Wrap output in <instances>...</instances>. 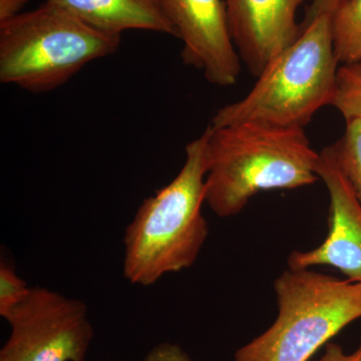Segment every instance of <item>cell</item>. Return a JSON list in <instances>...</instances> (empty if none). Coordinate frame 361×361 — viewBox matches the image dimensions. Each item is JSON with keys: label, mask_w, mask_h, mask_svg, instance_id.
<instances>
[{"label": "cell", "mask_w": 361, "mask_h": 361, "mask_svg": "<svg viewBox=\"0 0 361 361\" xmlns=\"http://www.w3.org/2000/svg\"><path fill=\"white\" fill-rule=\"evenodd\" d=\"M208 128L205 203L218 217L238 215L260 192L319 180V153L304 129L257 123Z\"/></svg>", "instance_id": "cell-1"}, {"label": "cell", "mask_w": 361, "mask_h": 361, "mask_svg": "<svg viewBox=\"0 0 361 361\" xmlns=\"http://www.w3.org/2000/svg\"><path fill=\"white\" fill-rule=\"evenodd\" d=\"M209 128L188 142L186 160L172 182L146 199L123 235V276L151 286L191 267L208 238L205 203Z\"/></svg>", "instance_id": "cell-2"}, {"label": "cell", "mask_w": 361, "mask_h": 361, "mask_svg": "<svg viewBox=\"0 0 361 361\" xmlns=\"http://www.w3.org/2000/svg\"><path fill=\"white\" fill-rule=\"evenodd\" d=\"M339 65L332 16H320L266 66L243 99L221 108L210 125L257 123L304 129L320 109L331 104Z\"/></svg>", "instance_id": "cell-3"}, {"label": "cell", "mask_w": 361, "mask_h": 361, "mask_svg": "<svg viewBox=\"0 0 361 361\" xmlns=\"http://www.w3.org/2000/svg\"><path fill=\"white\" fill-rule=\"evenodd\" d=\"M121 35L92 27L47 0L0 23V82L40 94L118 51Z\"/></svg>", "instance_id": "cell-4"}, {"label": "cell", "mask_w": 361, "mask_h": 361, "mask_svg": "<svg viewBox=\"0 0 361 361\" xmlns=\"http://www.w3.org/2000/svg\"><path fill=\"white\" fill-rule=\"evenodd\" d=\"M278 314L235 361H310L332 337L361 318V284L311 269L285 270L274 281Z\"/></svg>", "instance_id": "cell-5"}, {"label": "cell", "mask_w": 361, "mask_h": 361, "mask_svg": "<svg viewBox=\"0 0 361 361\" xmlns=\"http://www.w3.org/2000/svg\"><path fill=\"white\" fill-rule=\"evenodd\" d=\"M87 305L59 292L32 287L4 319L11 334L0 361H85L94 329Z\"/></svg>", "instance_id": "cell-6"}, {"label": "cell", "mask_w": 361, "mask_h": 361, "mask_svg": "<svg viewBox=\"0 0 361 361\" xmlns=\"http://www.w3.org/2000/svg\"><path fill=\"white\" fill-rule=\"evenodd\" d=\"M169 20L183 40L184 63L203 71L210 84L231 87L241 73V59L228 25L223 0H161Z\"/></svg>", "instance_id": "cell-7"}, {"label": "cell", "mask_w": 361, "mask_h": 361, "mask_svg": "<svg viewBox=\"0 0 361 361\" xmlns=\"http://www.w3.org/2000/svg\"><path fill=\"white\" fill-rule=\"evenodd\" d=\"M316 172L329 190V234L315 248L292 251L288 268L329 266L341 271L349 281L361 284V204L331 146L320 152Z\"/></svg>", "instance_id": "cell-8"}, {"label": "cell", "mask_w": 361, "mask_h": 361, "mask_svg": "<svg viewBox=\"0 0 361 361\" xmlns=\"http://www.w3.org/2000/svg\"><path fill=\"white\" fill-rule=\"evenodd\" d=\"M307 0H225L240 59L256 78L302 33L297 11Z\"/></svg>", "instance_id": "cell-9"}, {"label": "cell", "mask_w": 361, "mask_h": 361, "mask_svg": "<svg viewBox=\"0 0 361 361\" xmlns=\"http://www.w3.org/2000/svg\"><path fill=\"white\" fill-rule=\"evenodd\" d=\"M92 27L111 35L149 30L178 37L161 0H49Z\"/></svg>", "instance_id": "cell-10"}, {"label": "cell", "mask_w": 361, "mask_h": 361, "mask_svg": "<svg viewBox=\"0 0 361 361\" xmlns=\"http://www.w3.org/2000/svg\"><path fill=\"white\" fill-rule=\"evenodd\" d=\"M332 37L341 65L361 61V0H348L334 13Z\"/></svg>", "instance_id": "cell-11"}, {"label": "cell", "mask_w": 361, "mask_h": 361, "mask_svg": "<svg viewBox=\"0 0 361 361\" xmlns=\"http://www.w3.org/2000/svg\"><path fill=\"white\" fill-rule=\"evenodd\" d=\"M330 106L341 113L345 122L361 121V61L339 66Z\"/></svg>", "instance_id": "cell-12"}, {"label": "cell", "mask_w": 361, "mask_h": 361, "mask_svg": "<svg viewBox=\"0 0 361 361\" xmlns=\"http://www.w3.org/2000/svg\"><path fill=\"white\" fill-rule=\"evenodd\" d=\"M331 147L361 204V121L346 122L345 132Z\"/></svg>", "instance_id": "cell-13"}, {"label": "cell", "mask_w": 361, "mask_h": 361, "mask_svg": "<svg viewBox=\"0 0 361 361\" xmlns=\"http://www.w3.org/2000/svg\"><path fill=\"white\" fill-rule=\"evenodd\" d=\"M32 287L16 273V268L6 261L0 263V316L6 318L26 298Z\"/></svg>", "instance_id": "cell-14"}, {"label": "cell", "mask_w": 361, "mask_h": 361, "mask_svg": "<svg viewBox=\"0 0 361 361\" xmlns=\"http://www.w3.org/2000/svg\"><path fill=\"white\" fill-rule=\"evenodd\" d=\"M348 0H312L306 11L305 18L301 23V30L307 27L318 18L323 16H334L339 7L343 6Z\"/></svg>", "instance_id": "cell-15"}, {"label": "cell", "mask_w": 361, "mask_h": 361, "mask_svg": "<svg viewBox=\"0 0 361 361\" xmlns=\"http://www.w3.org/2000/svg\"><path fill=\"white\" fill-rule=\"evenodd\" d=\"M144 361H193L177 344L161 343L147 355Z\"/></svg>", "instance_id": "cell-16"}, {"label": "cell", "mask_w": 361, "mask_h": 361, "mask_svg": "<svg viewBox=\"0 0 361 361\" xmlns=\"http://www.w3.org/2000/svg\"><path fill=\"white\" fill-rule=\"evenodd\" d=\"M314 361H361V341L358 348L351 353H346L339 344L329 342L322 357Z\"/></svg>", "instance_id": "cell-17"}, {"label": "cell", "mask_w": 361, "mask_h": 361, "mask_svg": "<svg viewBox=\"0 0 361 361\" xmlns=\"http://www.w3.org/2000/svg\"><path fill=\"white\" fill-rule=\"evenodd\" d=\"M32 0H0V23L13 18L23 13L26 4Z\"/></svg>", "instance_id": "cell-18"}]
</instances>
